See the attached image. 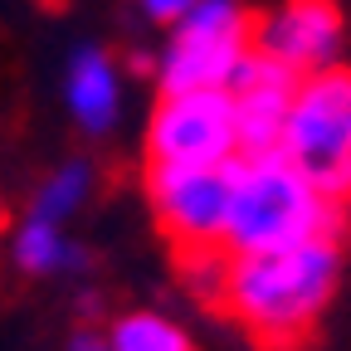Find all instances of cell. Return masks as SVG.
Instances as JSON below:
<instances>
[{"label":"cell","instance_id":"30bf717a","mask_svg":"<svg viewBox=\"0 0 351 351\" xmlns=\"http://www.w3.org/2000/svg\"><path fill=\"white\" fill-rule=\"evenodd\" d=\"M10 254L25 274H64V269H83V249L64 234V225L54 219H25L10 239Z\"/></svg>","mask_w":351,"mask_h":351},{"label":"cell","instance_id":"6da1fadb","mask_svg":"<svg viewBox=\"0 0 351 351\" xmlns=\"http://www.w3.org/2000/svg\"><path fill=\"white\" fill-rule=\"evenodd\" d=\"M337 274H341L337 239H302L288 249L230 254L219 302L258 346L283 351L313 332V322L322 317L337 288Z\"/></svg>","mask_w":351,"mask_h":351},{"label":"cell","instance_id":"277c9868","mask_svg":"<svg viewBox=\"0 0 351 351\" xmlns=\"http://www.w3.org/2000/svg\"><path fill=\"white\" fill-rule=\"evenodd\" d=\"M249 49H254V20L239 0H195L176 20V34L156 64L161 93L230 88V78Z\"/></svg>","mask_w":351,"mask_h":351},{"label":"cell","instance_id":"ba28073f","mask_svg":"<svg viewBox=\"0 0 351 351\" xmlns=\"http://www.w3.org/2000/svg\"><path fill=\"white\" fill-rule=\"evenodd\" d=\"M254 49L288 64L293 73L332 69L341 49V10L337 0H283V5L254 25Z\"/></svg>","mask_w":351,"mask_h":351},{"label":"cell","instance_id":"52a82bcc","mask_svg":"<svg viewBox=\"0 0 351 351\" xmlns=\"http://www.w3.org/2000/svg\"><path fill=\"white\" fill-rule=\"evenodd\" d=\"M298 78L288 64L269 59L249 49L244 64L234 69L230 78V98H234V137H239V156H254V152H278L283 142V122H288V108H293V93H298Z\"/></svg>","mask_w":351,"mask_h":351},{"label":"cell","instance_id":"7c38bea8","mask_svg":"<svg viewBox=\"0 0 351 351\" xmlns=\"http://www.w3.org/2000/svg\"><path fill=\"white\" fill-rule=\"evenodd\" d=\"M108 346L112 351H195L191 337L171 317H161V313H127V317H117L112 332H108Z\"/></svg>","mask_w":351,"mask_h":351},{"label":"cell","instance_id":"8992f818","mask_svg":"<svg viewBox=\"0 0 351 351\" xmlns=\"http://www.w3.org/2000/svg\"><path fill=\"white\" fill-rule=\"evenodd\" d=\"M152 161L176 166H219L239 156L234 137V98L230 88H191V93H166L147 127Z\"/></svg>","mask_w":351,"mask_h":351},{"label":"cell","instance_id":"7a4b0ae2","mask_svg":"<svg viewBox=\"0 0 351 351\" xmlns=\"http://www.w3.org/2000/svg\"><path fill=\"white\" fill-rule=\"evenodd\" d=\"M337 234H341V205L322 195L283 152L234 156L225 254L288 249L302 239H337Z\"/></svg>","mask_w":351,"mask_h":351},{"label":"cell","instance_id":"5b68a950","mask_svg":"<svg viewBox=\"0 0 351 351\" xmlns=\"http://www.w3.org/2000/svg\"><path fill=\"white\" fill-rule=\"evenodd\" d=\"M147 191L156 205L161 230L176 239L181 254L225 249V219H230V191H234V161L219 166H176L152 161Z\"/></svg>","mask_w":351,"mask_h":351},{"label":"cell","instance_id":"4fadbf2b","mask_svg":"<svg viewBox=\"0 0 351 351\" xmlns=\"http://www.w3.org/2000/svg\"><path fill=\"white\" fill-rule=\"evenodd\" d=\"M191 5H195V0H142V10H147L152 20H161V25H176Z\"/></svg>","mask_w":351,"mask_h":351},{"label":"cell","instance_id":"5bb4252c","mask_svg":"<svg viewBox=\"0 0 351 351\" xmlns=\"http://www.w3.org/2000/svg\"><path fill=\"white\" fill-rule=\"evenodd\" d=\"M73 351H112V346H108V341H78Z\"/></svg>","mask_w":351,"mask_h":351},{"label":"cell","instance_id":"3957f363","mask_svg":"<svg viewBox=\"0 0 351 351\" xmlns=\"http://www.w3.org/2000/svg\"><path fill=\"white\" fill-rule=\"evenodd\" d=\"M278 152L337 205L351 200V73L317 69L298 78Z\"/></svg>","mask_w":351,"mask_h":351},{"label":"cell","instance_id":"8fae6325","mask_svg":"<svg viewBox=\"0 0 351 351\" xmlns=\"http://www.w3.org/2000/svg\"><path fill=\"white\" fill-rule=\"evenodd\" d=\"M88 191H93V166H88V161H64L49 181H39V191L29 200V215L64 225L69 215H78V205L88 200Z\"/></svg>","mask_w":351,"mask_h":351},{"label":"cell","instance_id":"9c48e42d","mask_svg":"<svg viewBox=\"0 0 351 351\" xmlns=\"http://www.w3.org/2000/svg\"><path fill=\"white\" fill-rule=\"evenodd\" d=\"M69 112L78 117L83 132H108L117 122L122 108V88H117V69L108 64L103 49H78L69 64Z\"/></svg>","mask_w":351,"mask_h":351}]
</instances>
